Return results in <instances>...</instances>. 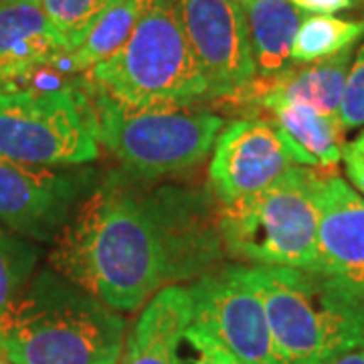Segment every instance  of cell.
Instances as JSON below:
<instances>
[{"mask_svg": "<svg viewBox=\"0 0 364 364\" xmlns=\"http://www.w3.org/2000/svg\"><path fill=\"white\" fill-rule=\"evenodd\" d=\"M219 210L205 188H140L112 178L55 237L51 269L116 312H136L166 286L221 259Z\"/></svg>", "mask_w": 364, "mask_h": 364, "instance_id": "cell-1", "label": "cell"}, {"mask_svg": "<svg viewBox=\"0 0 364 364\" xmlns=\"http://www.w3.org/2000/svg\"><path fill=\"white\" fill-rule=\"evenodd\" d=\"M126 320L55 269H43L0 316V352L13 364H117Z\"/></svg>", "mask_w": 364, "mask_h": 364, "instance_id": "cell-2", "label": "cell"}, {"mask_svg": "<svg viewBox=\"0 0 364 364\" xmlns=\"http://www.w3.org/2000/svg\"><path fill=\"white\" fill-rule=\"evenodd\" d=\"M284 364H326L364 348V294L312 269L245 265Z\"/></svg>", "mask_w": 364, "mask_h": 364, "instance_id": "cell-3", "label": "cell"}, {"mask_svg": "<svg viewBox=\"0 0 364 364\" xmlns=\"http://www.w3.org/2000/svg\"><path fill=\"white\" fill-rule=\"evenodd\" d=\"M85 81L132 109L193 107L208 97L207 79L184 35L174 0H152L126 45Z\"/></svg>", "mask_w": 364, "mask_h": 364, "instance_id": "cell-4", "label": "cell"}, {"mask_svg": "<svg viewBox=\"0 0 364 364\" xmlns=\"http://www.w3.org/2000/svg\"><path fill=\"white\" fill-rule=\"evenodd\" d=\"M320 181L318 170L294 164L259 195L221 207L225 253L251 265L316 272Z\"/></svg>", "mask_w": 364, "mask_h": 364, "instance_id": "cell-5", "label": "cell"}, {"mask_svg": "<svg viewBox=\"0 0 364 364\" xmlns=\"http://www.w3.org/2000/svg\"><path fill=\"white\" fill-rule=\"evenodd\" d=\"M81 81L90 93L97 142L134 176L158 178L195 168L223 130L217 114L191 107L132 109Z\"/></svg>", "mask_w": 364, "mask_h": 364, "instance_id": "cell-6", "label": "cell"}, {"mask_svg": "<svg viewBox=\"0 0 364 364\" xmlns=\"http://www.w3.org/2000/svg\"><path fill=\"white\" fill-rule=\"evenodd\" d=\"M100 142L83 81L57 90L0 91V156L31 166H79Z\"/></svg>", "mask_w": 364, "mask_h": 364, "instance_id": "cell-7", "label": "cell"}, {"mask_svg": "<svg viewBox=\"0 0 364 364\" xmlns=\"http://www.w3.org/2000/svg\"><path fill=\"white\" fill-rule=\"evenodd\" d=\"M186 289L193 299V324L205 328L235 358L243 364H284L245 265L213 269Z\"/></svg>", "mask_w": 364, "mask_h": 364, "instance_id": "cell-8", "label": "cell"}, {"mask_svg": "<svg viewBox=\"0 0 364 364\" xmlns=\"http://www.w3.org/2000/svg\"><path fill=\"white\" fill-rule=\"evenodd\" d=\"M174 4L207 79L208 97L241 95L257 79L243 6L233 0H174Z\"/></svg>", "mask_w": 364, "mask_h": 364, "instance_id": "cell-9", "label": "cell"}, {"mask_svg": "<svg viewBox=\"0 0 364 364\" xmlns=\"http://www.w3.org/2000/svg\"><path fill=\"white\" fill-rule=\"evenodd\" d=\"M289 166L294 162L269 122L245 117L219 132L208 162V182L221 207H229L263 193Z\"/></svg>", "mask_w": 364, "mask_h": 364, "instance_id": "cell-10", "label": "cell"}, {"mask_svg": "<svg viewBox=\"0 0 364 364\" xmlns=\"http://www.w3.org/2000/svg\"><path fill=\"white\" fill-rule=\"evenodd\" d=\"M81 176L0 156V223L35 241H53L85 191Z\"/></svg>", "mask_w": 364, "mask_h": 364, "instance_id": "cell-11", "label": "cell"}, {"mask_svg": "<svg viewBox=\"0 0 364 364\" xmlns=\"http://www.w3.org/2000/svg\"><path fill=\"white\" fill-rule=\"evenodd\" d=\"M318 210L316 272L364 294V196L328 174L320 181Z\"/></svg>", "mask_w": 364, "mask_h": 364, "instance_id": "cell-12", "label": "cell"}, {"mask_svg": "<svg viewBox=\"0 0 364 364\" xmlns=\"http://www.w3.org/2000/svg\"><path fill=\"white\" fill-rule=\"evenodd\" d=\"M41 0H0V91L23 90L37 71L67 55Z\"/></svg>", "mask_w": 364, "mask_h": 364, "instance_id": "cell-13", "label": "cell"}, {"mask_svg": "<svg viewBox=\"0 0 364 364\" xmlns=\"http://www.w3.org/2000/svg\"><path fill=\"white\" fill-rule=\"evenodd\" d=\"M352 57L354 49H348L326 61L310 65H291L277 77L255 79L235 100L253 104L263 112L273 105L296 104L312 107L326 116H338Z\"/></svg>", "mask_w": 364, "mask_h": 364, "instance_id": "cell-14", "label": "cell"}, {"mask_svg": "<svg viewBox=\"0 0 364 364\" xmlns=\"http://www.w3.org/2000/svg\"><path fill=\"white\" fill-rule=\"evenodd\" d=\"M193 324V299L182 286H166L146 301L132 328L122 364H176L186 328Z\"/></svg>", "mask_w": 364, "mask_h": 364, "instance_id": "cell-15", "label": "cell"}, {"mask_svg": "<svg viewBox=\"0 0 364 364\" xmlns=\"http://www.w3.org/2000/svg\"><path fill=\"white\" fill-rule=\"evenodd\" d=\"M265 112L269 126L294 164L320 172L336 168L342 162L346 144L338 116H326L296 104L273 105Z\"/></svg>", "mask_w": 364, "mask_h": 364, "instance_id": "cell-16", "label": "cell"}, {"mask_svg": "<svg viewBox=\"0 0 364 364\" xmlns=\"http://www.w3.org/2000/svg\"><path fill=\"white\" fill-rule=\"evenodd\" d=\"M257 79L277 77L291 63V47L301 14L289 0H253L243 4Z\"/></svg>", "mask_w": 364, "mask_h": 364, "instance_id": "cell-17", "label": "cell"}, {"mask_svg": "<svg viewBox=\"0 0 364 364\" xmlns=\"http://www.w3.org/2000/svg\"><path fill=\"white\" fill-rule=\"evenodd\" d=\"M150 2L152 0H122L114 9H109L93 23L77 49H73L57 63L55 71L85 73L91 67L109 59L130 39L132 31L136 28Z\"/></svg>", "mask_w": 364, "mask_h": 364, "instance_id": "cell-18", "label": "cell"}, {"mask_svg": "<svg viewBox=\"0 0 364 364\" xmlns=\"http://www.w3.org/2000/svg\"><path fill=\"white\" fill-rule=\"evenodd\" d=\"M364 39V18H340L334 14H308L299 25L291 63L310 65L354 49Z\"/></svg>", "mask_w": 364, "mask_h": 364, "instance_id": "cell-19", "label": "cell"}, {"mask_svg": "<svg viewBox=\"0 0 364 364\" xmlns=\"http://www.w3.org/2000/svg\"><path fill=\"white\" fill-rule=\"evenodd\" d=\"M119 2L122 0H41V6L71 53L83 43L93 23Z\"/></svg>", "mask_w": 364, "mask_h": 364, "instance_id": "cell-20", "label": "cell"}, {"mask_svg": "<svg viewBox=\"0 0 364 364\" xmlns=\"http://www.w3.org/2000/svg\"><path fill=\"white\" fill-rule=\"evenodd\" d=\"M37 257L35 245L0 227V316L31 279Z\"/></svg>", "mask_w": 364, "mask_h": 364, "instance_id": "cell-21", "label": "cell"}, {"mask_svg": "<svg viewBox=\"0 0 364 364\" xmlns=\"http://www.w3.org/2000/svg\"><path fill=\"white\" fill-rule=\"evenodd\" d=\"M176 364H243L223 346L205 328L191 324L186 328L178 348Z\"/></svg>", "mask_w": 364, "mask_h": 364, "instance_id": "cell-22", "label": "cell"}, {"mask_svg": "<svg viewBox=\"0 0 364 364\" xmlns=\"http://www.w3.org/2000/svg\"><path fill=\"white\" fill-rule=\"evenodd\" d=\"M338 117L344 132L358 130L364 126V41L352 57Z\"/></svg>", "mask_w": 364, "mask_h": 364, "instance_id": "cell-23", "label": "cell"}, {"mask_svg": "<svg viewBox=\"0 0 364 364\" xmlns=\"http://www.w3.org/2000/svg\"><path fill=\"white\" fill-rule=\"evenodd\" d=\"M342 162L346 176L352 182V188L364 196V130L344 146Z\"/></svg>", "mask_w": 364, "mask_h": 364, "instance_id": "cell-24", "label": "cell"}, {"mask_svg": "<svg viewBox=\"0 0 364 364\" xmlns=\"http://www.w3.org/2000/svg\"><path fill=\"white\" fill-rule=\"evenodd\" d=\"M301 14H336L354 9L352 0H289Z\"/></svg>", "mask_w": 364, "mask_h": 364, "instance_id": "cell-25", "label": "cell"}, {"mask_svg": "<svg viewBox=\"0 0 364 364\" xmlns=\"http://www.w3.org/2000/svg\"><path fill=\"white\" fill-rule=\"evenodd\" d=\"M326 364H364V348L342 352L336 358H332L330 363Z\"/></svg>", "mask_w": 364, "mask_h": 364, "instance_id": "cell-26", "label": "cell"}, {"mask_svg": "<svg viewBox=\"0 0 364 364\" xmlns=\"http://www.w3.org/2000/svg\"><path fill=\"white\" fill-rule=\"evenodd\" d=\"M352 2H354V9L356 6H364V0H352Z\"/></svg>", "mask_w": 364, "mask_h": 364, "instance_id": "cell-27", "label": "cell"}, {"mask_svg": "<svg viewBox=\"0 0 364 364\" xmlns=\"http://www.w3.org/2000/svg\"><path fill=\"white\" fill-rule=\"evenodd\" d=\"M233 2H237V4H241V6H243V4H247V2H253V0H233Z\"/></svg>", "mask_w": 364, "mask_h": 364, "instance_id": "cell-28", "label": "cell"}, {"mask_svg": "<svg viewBox=\"0 0 364 364\" xmlns=\"http://www.w3.org/2000/svg\"><path fill=\"white\" fill-rule=\"evenodd\" d=\"M0 364H9V363H6V360H4V358L0 356Z\"/></svg>", "mask_w": 364, "mask_h": 364, "instance_id": "cell-29", "label": "cell"}]
</instances>
